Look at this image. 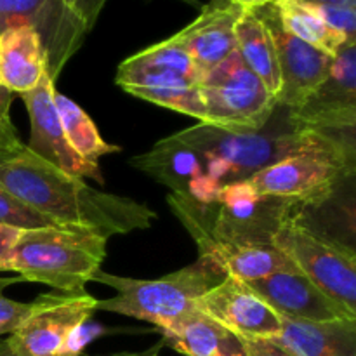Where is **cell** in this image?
<instances>
[{"label": "cell", "mask_w": 356, "mask_h": 356, "mask_svg": "<svg viewBox=\"0 0 356 356\" xmlns=\"http://www.w3.org/2000/svg\"><path fill=\"white\" fill-rule=\"evenodd\" d=\"M296 2L313 3V6H339L356 9V0H296Z\"/></svg>", "instance_id": "35"}, {"label": "cell", "mask_w": 356, "mask_h": 356, "mask_svg": "<svg viewBox=\"0 0 356 356\" xmlns=\"http://www.w3.org/2000/svg\"><path fill=\"white\" fill-rule=\"evenodd\" d=\"M160 346H163V343H160V344H156L155 348H153L152 351H146V353H139L138 356H156V351L160 350Z\"/></svg>", "instance_id": "38"}, {"label": "cell", "mask_w": 356, "mask_h": 356, "mask_svg": "<svg viewBox=\"0 0 356 356\" xmlns=\"http://www.w3.org/2000/svg\"><path fill=\"white\" fill-rule=\"evenodd\" d=\"M16 282L23 280H21V277L0 278V337L6 336V334H13L30 309V302H17L3 296V289L16 284Z\"/></svg>", "instance_id": "27"}, {"label": "cell", "mask_w": 356, "mask_h": 356, "mask_svg": "<svg viewBox=\"0 0 356 356\" xmlns=\"http://www.w3.org/2000/svg\"><path fill=\"white\" fill-rule=\"evenodd\" d=\"M277 341L296 356H356V318L327 322L282 318Z\"/></svg>", "instance_id": "17"}, {"label": "cell", "mask_w": 356, "mask_h": 356, "mask_svg": "<svg viewBox=\"0 0 356 356\" xmlns=\"http://www.w3.org/2000/svg\"><path fill=\"white\" fill-rule=\"evenodd\" d=\"M45 73L47 59L40 38L30 26H10L0 33V86L23 94L37 87Z\"/></svg>", "instance_id": "19"}, {"label": "cell", "mask_w": 356, "mask_h": 356, "mask_svg": "<svg viewBox=\"0 0 356 356\" xmlns=\"http://www.w3.org/2000/svg\"><path fill=\"white\" fill-rule=\"evenodd\" d=\"M0 225L23 229V232L38 228H61L49 218L38 214L28 205L21 204L19 200H16L13 195H9L2 188H0Z\"/></svg>", "instance_id": "26"}, {"label": "cell", "mask_w": 356, "mask_h": 356, "mask_svg": "<svg viewBox=\"0 0 356 356\" xmlns=\"http://www.w3.org/2000/svg\"><path fill=\"white\" fill-rule=\"evenodd\" d=\"M14 94L0 86V152L10 148L16 143H19L16 127L10 118V106H13Z\"/></svg>", "instance_id": "30"}, {"label": "cell", "mask_w": 356, "mask_h": 356, "mask_svg": "<svg viewBox=\"0 0 356 356\" xmlns=\"http://www.w3.org/2000/svg\"><path fill=\"white\" fill-rule=\"evenodd\" d=\"M257 298L263 299L280 318L327 322L336 318H356V315L323 294L299 270L280 271L261 280L243 282Z\"/></svg>", "instance_id": "14"}, {"label": "cell", "mask_w": 356, "mask_h": 356, "mask_svg": "<svg viewBox=\"0 0 356 356\" xmlns=\"http://www.w3.org/2000/svg\"><path fill=\"white\" fill-rule=\"evenodd\" d=\"M296 127L315 131H353L356 124V42H348L334 58L329 76L301 104L289 110Z\"/></svg>", "instance_id": "10"}, {"label": "cell", "mask_w": 356, "mask_h": 356, "mask_svg": "<svg viewBox=\"0 0 356 356\" xmlns=\"http://www.w3.org/2000/svg\"><path fill=\"white\" fill-rule=\"evenodd\" d=\"M0 188L61 228H76L110 238L148 229L156 212L146 204L89 186L16 143L0 152Z\"/></svg>", "instance_id": "1"}, {"label": "cell", "mask_w": 356, "mask_h": 356, "mask_svg": "<svg viewBox=\"0 0 356 356\" xmlns=\"http://www.w3.org/2000/svg\"><path fill=\"white\" fill-rule=\"evenodd\" d=\"M355 165L318 153H298L264 167L247 181L261 197L318 205L329 200L344 179L355 176Z\"/></svg>", "instance_id": "8"}, {"label": "cell", "mask_w": 356, "mask_h": 356, "mask_svg": "<svg viewBox=\"0 0 356 356\" xmlns=\"http://www.w3.org/2000/svg\"><path fill=\"white\" fill-rule=\"evenodd\" d=\"M236 51L273 96L280 90V66L270 28L256 10H243L235 24Z\"/></svg>", "instance_id": "22"}, {"label": "cell", "mask_w": 356, "mask_h": 356, "mask_svg": "<svg viewBox=\"0 0 356 356\" xmlns=\"http://www.w3.org/2000/svg\"><path fill=\"white\" fill-rule=\"evenodd\" d=\"M225 277V271L205 256L156 280L117 277L99 270L92 282L115 289L117 294L97 301L96 309L145 320L159 329L197 309L198 299Z\"/></svg>", "instance_id": "4"}, {"label": "cell", "mask_w": 356, "mask_h": 356, "mask_svg": "<svg viewBox=\"0 0 356 356\" xmlns=\"http://www.w3.org/2000/svg\"><path fill=\"white\" fill-rule=\"evenodd\" d=\"M242 13L243 10L229 0L228 3L212 2L202 9V14L193 23L176 33L202 76L236 49L235 24Z\"/></svg>", "instance_id": "16"}, {"label": "cell", "mask_w": 356, "mask_h": 356, "mask_svg": "<svg viewBox=\"0 0 356 356\" xmlns=\"http://www.w3.org/2000/svg\"><path fill=\"white\" fill-rule=\"evenodd\" d=\"M318 16L325 21L329 28L337 33H343L348 40H356V9L339 6H313Z\"/></svg>", "instance_id": "28"}, {"label": "cell", "mask_w": 356, "mask_h": 356, "mask_svg": "<svg viewBox=\"0 0 356 356\" xmlns=\"http://www.w3.org/2000/svg\"><path fill=\"white\" fill-rule=\"evenodd\" d=\"M134 61L141 63V65L148 66H159V68L170 70V72L179 73L184 79L191 80V82H200L202 75L195 66L193 59H191L190 52L186 51L183 44L177 40L176 35H172L167 40L159 42V44L152 45V47L145 49V51L138 52V54L131 56Z\"/></svg>", "instance_id": "25"}, {"label": "cell", "mask_w": 356, "mask_h": 356, "mask_svg": "<svg viewBox=\"0 0 356 356\" xmlns=\"http://www.w3.org/2000/svg\"><path fill=\"white\" fill-rule=\"evenodd\" d=\"M163 344L184 356H245L242 339L205 313L193 309L159 327Z\"/></svg>", "instance_id": "18"}, {"label": "cell", "mask_w": 356, "mask_h": 356, "mask_svg": "<svg viewBox=\"0 0 356 356\" xmlns=\"http://www.w3.org/2000/svg\"><path fill=\"white\" fill-rule=\"evenodd\" d=\"M138 355L139 353H113V355H101V356H138ZM0 356H17V355H14L13 351L9 350L6 341H0ZM79 356H83V355H79Z\"/></svg>", "instance_id": "37"}, {"label": "cell", "mask_w": 356, "mask_h": 356, "mask_svg": "<svg viewBox=\"0 0 356 356\" xmlns=\"http://www.w3.org/2000/svg\"><path fill=\"white\" fill-rule=\"evenodd\" d=\"M54 80L45 73L37 87L19 94L30 115V143L28 148L51 165L75 177H92L103 183L97 163L83 160L66 141L61 120L54 104Z\"/></svg>", "instance_id": "12"}, {"label": "cell", "mask_w": 356, "mask_h": 356, "mask_svg": "<svg viewBox=\"0 0 356 356\" xmlns=\"http://www.w3.org/2000/svg\"><path fill=\"white\" fill-rule=\"evenodd\" d=\"M273 3L285 31L332 58H336L344 44L356 42L348 40L343 33H337L327 26L325 21L309 3L296 2V0H273Z\"/></svg>", "instance_id": "23"}, {"label": "cell", "mask_w": 356, "mask_h": 356, "mask_svg": "<svg viewBox=\"0 0 356 356\" xmlns=\"http://www.w3.org/2000/svg\"><path fill=\"white\" fill-rule=\"evenodd\" d=\"M184 2H188V3H191V6H198V0H184Z\"/></svg>", "instance_id": "39"}, {"label": "cell", "mask_w": 356, "mask_h": 356, "mask_svg": "<svg viewBox=\"0 0 356 356\" xmlns=\"http://www.w3.org/2000/svg\"><path fill=\"white\" fill-rule=\"evenodd\" d=\"M256 13L270 28L277 47L280 90L275 96V101L278 106L294 110L301 106L329 76L334 58L285 31L273 2L261 7Z\"/></svg>", "instance_id": "11"}, {"label": "cell", "mask_w": 356, "mask_h": 356, "mask_svg": "<svg viewBox=\"0 0 356 356\" xmlns=\"http://www.w3.org/2000/svg\"><path fill=\"white\" fill-rule=\"evenodd\" d=\"M108 238L76 228L21 232L7 271L23 282H37L58 292H86L106 257Z\"/></svg>", "instance_id": "3"}, {"label": "cell", "mask_w": 356, "mask_h": 356, "mask_svg": "<svg viewBox=\"0 0 356 356\" xmlns=\"http://www.w3.org/2000/svg\"><path fill=\"white\" fill-rule=\"evenodd\" d=\"M198 90L205 110L204 125L221 131H259L273 118L278 106L273 94L250 72L236 49L202 76Z\"/></svg>", "instance_id": "5"}, {"label": "cell", "mask_w": 356, "mask_h": 356, "mask_svg": "<svg viewBox=\"0 0 356 356\" xmlns=\"http://www.w3.org/2000/svg\"><path fill=\"white\" fill-rule=\"evenodd\" d=\"M131 165L170 188V193L188 195V184L205 174L204 156L174 136L160 139L149 152L131 159Z\"/></svg>", "instance_id": "20"}, {"label": "cell", "mask_w": 356, "mask_h": 356, "mask_svg": "<svg viewBox=\"0 0 356 356\" xmlns=\"http://www.w3.org/2000/svg\"><path fill=\"white\" fill-rule=\"evenodd\" d=\"M23 229L10 228V226L0 225V271H7V264H9L10 252H13L14 245H16L17 238H19Z\"/></svg>", "instance_id": "33"}, {"label": "cell", "mask_w": 356, "mask_h": 356, "mask_svg": "<svg viewBox=\"0 0 356 356\" xmlns=\"http://www.w3.org/2000/svg\"><path fill=\"white\" fill-rule=\"evenodd\" d=\"M198 312L238 337L271 339L280 332L282 318L243 282L225 277L197 301Z\"/></svg>", "instance_id": "13"}, {"label": "cell", "mask_w": 356, "mask_h": 356, "mask_svg": "<svg viewBox=\"0 0 356 356\" xmlns=\"http://www.w3.org/2000/svg\"><path fill=\"white\" fill-rule=\"evenodd\" d=\"M115 82L131 96L184 113L204 124L205 110L198 83L184 79L179 73L159 66L141 65L127 58L118 66Z\"/></svg>", "instance_id": "15"}, {"label": "cell", "mask_w": 356, "mask_h": 356, "mask_svg": "<svg viewBox=\"0 0 356 356\" xmlns=\"http://www.w3.org/2000/svg\"><path fill=\"white\" fill-rule=\"evenodd\" d=\"M261 198L263 197L254 190L252 184L247 179H242L221 184L218 195V204L226 205V207H235V205L250 204V202L261 200Z\"/></svg>", "instance_id": "29"}, {"label": "cell", "mask_w": 356, "mask_h": 356, "mask_svg": "<svg viewBox=\"0 0 356 356\" xmlns=\"http://www.w3.org/2000/svg\"><path fill=\"white\" fill-rule=\"evenodd\" d=\"M200 256L214 261L226 277L240 282L261 280L280 271L298 270L273 243H226L212 247Z\"/></svg>", "instance_id": "21"}, {"label": "cell", "mask_w": 356, "mask_h": 356, "mask_svg": "<svg viewBox=\"0 0 356 356\" xmlns=\"http://www.w3.org/2000/svg\"><path fill=\"white\" fill-rule=\"evenodd\" d=\"M97 299L87 292L42 294L30 302L26 316L7 346L17 356H70L73 334L92 318Z\"/></svg>", "instance_id": "7"}, {"label": "cell", "mask_w": 356, "mask_h": 356, "mask_svg": "<svg viewBox=\"0 0 356 356\" xmlns=\"http://www.w3.org/2000/svg\"><path fill=\"white\" fill-rule=\"evenodd\" d=\"M219 188H221L219 181L212 179L207 174H202L188 184V195L200 204H214L218 202Z\"/></svg>", "instance_id": "31"}, {"label": "cell", "mask_w": 356, "mask_h": 356, "mask_svg": "<svg viewBox=\"0 0 356 356\" xmlns=\"http://www.w3.org/2000/svg\"><path fill=\"white\" fill-rule=\"evenodd\" d=\"M240 339H242L245 356H296L275 339H261V337H257V339L240 337Z\"/></svg>", "instance_id": "32"}, {"label": "cell", "mask_w": 356, "mask_h": 356, "mask_svg": "<svg viewBox=\"0 0 356 356\" xmlns=\"http://www.w3.org/2000/svg\"><path fill=\"white\" fill-rule=\"evenodd\" d=\"M343 132L296 127L287 110L284 124L275 129H270V122L254 132H228L197 124L172 136L202 156L214 155L225 160L229 169L228 183H232L249 179L264 167L298 153H318L356 163L353 134L344 138Z\"/></svg>", "instance_id": "2"}, {"label": "cell", "mask_w": 356, "mask_h": 356, "mask_svg": "<svg viewBox=\"0 0 356 356\" xmlns=\"http://www.w3.org/2000/svg\"><path fill=\"white\" fill-rule=\"evenodd\" d=\"M106 2L108 0H68L70 6L82 16V19L86 21L90 30H92L94 23L97 21L99 13L106 6Z\"/></svg>", "instance_id": "34"}, {"label": "cell", "mask_w": 356, "mask_h": 356, "mask_svg": "<svg viewBox=\"0 0 356 356\" xmlns=\"http://www.w3.org/2000/svg\"><path fill=\"white\" fill-rule=\"evenodd\" d=\"M19 24L38 35L54 82L90 31L68 0H0V33Z\"/></svg>", "instance_id": "9"}, {"label": "cell", "mask_w": 356, "mask_h": 356, "mask_svg": "<svg viewBox=\"0 0 356 356\" xmlns=\"http://www.w3.org/2000/svg\"><path fill=\"white\" fill-rule=\"evenodd\" d=\"M54 104L59 120H61L63 131H65L66 141L83 160L97 163L101 156L122 152V148L110 145L101 138L92 118L75 101L54 90Z\"/></svg>", "instance_id": "24"}, {"label": "cell", "mask_w": 356, "mask_h": 356, "mask_svg": "<svg viewBox=\"0 0 356 356\" xmlns=\"http://www.w3.org/2000/svg\"><path fill=\"white\" fill-rule=\"evenodd\" d=\"M271 243L323 294L356 315V254L351 247L315 232L296 214L278 225Z\"/></svg>", "instance_id": "6"}, {"label": "cell", "mask_w": 356, "mask_h": 356, "mask_svg": "<svg viewBox=\"0 0 356 356\" xmlns=\"http://www.w3.org/2000/svg\"><path fill=\"white\" fill-rule=\"evenodd\" d=\"M229 2L238 6L242 10H257L261 9V7L271 3L273 0H229Z\"/></svg>", "instance_id": "36"}]
</instances>
